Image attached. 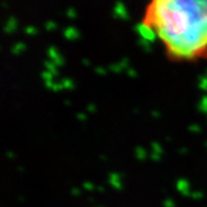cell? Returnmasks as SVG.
Masks as SVG:
<instances>
[{"label": "cell", "mask_w": 207, "mask_h": 207, "mask_svg": "<svg viewBox=\"0 0 207 207\" xmlns=\"http://www.w3.org/2000/svg\"><path fill=\"white\" fill-rule=\"evenodd\" d=\"M141 29L171 60L207 58V0H149Z\"/></svg>", "instance_id": "1"}]
</instances>
